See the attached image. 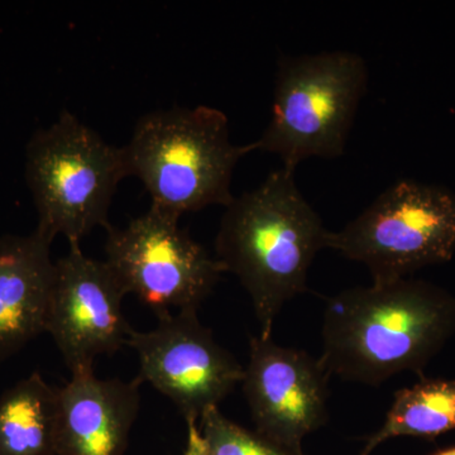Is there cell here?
I'll return each mask as SVG.
<instances>
[{
	"mask_svg": "<svg viewBox=\"0 0 455 455\" xmlns=\"http://www.w3.org/2000/svg\"><path fill=\"white\" fill-rule=\"evenodd\" d=\"M455 331V296L424 281L373 283L326 301L323 353L329 374L379 386L420 372Z\"/></svg>",
	"mask_w": 455,
	"mask_h": 455,
	"instance_id": "cell-1",
	"label": "cell"
},
{
	"mask_svg": "<svg viewBox=\"0 0 455 455\" xmlns=\"http://www.w3.org/2000/svg\"><path fill=\"white\" fill-rule=\"evenodd\" d=\"M224 209L215 259L250 295L259 337L271 338L283 305L307 291V274L331 230L302 196L295 171L283 167Z\"/></svg>",
	"mask_w": 455,
	"mask_h": 455,
	"instance_id": "cell-2",
	"label": "cell"
},
{
	"mask_svg": "<svg viewBox=\"0 0 455 455\" xmlns=\"http://www.w3.org/2000/svg\"><path fill=\"white\" fill-rule=\"evenodd\" d=\"M123 149L128 176L142 182L151 206L180 220L208 206L229 205L233 172L254 147L230 140L223 110L196 106L145 114Z\"/></svg>",
	"mask_w": 455,
	"mask_h": 455,
	"instance_id": "cell-3",
	"label": "cell"
},
{
	"mask_svg": "<svg viewBox=\"0 0 455 455\" xmlns=\"http://www.w3.org/2000/svg\"><path fill=\"white\" fill-rule=\"evenodd\" d=\"M124 149L108 143L75 114L64 110L32 134L26 148V181L38 215L36 229L68 245L95 228L109 229L114 194L127 178Z\"/></svg>",
	"mask_w": 455,
	"mask_h": 455,
	"instance_id": "cell-4",
	"label": "cell"
},
{
	"mask_svg": "<svg viewBox=\"0 0 455 455\" xmlns=\"http://www.w3.org/2000/svg\"><path fill=\"white\" fill-rule=\"evenodd\" d=\"M367 85V64L358 53L281 56L271 119L252 142L254 151L277 155L290 171L309 158L340 157Z\"/></svg>",
	"mask_w": 455,
	"mask_h": 455,
	"instance_id": "cell-5",
	"label": "cell"
},
{
	"mask_svg": "<svg viewBox=\"0 0 455 455\" xmlns=\"http://www.w3.org/2000/svg\"><path fill=\"white\" fill-rule=\"evenodd\" d=\"M326 248L366 266L373 283L448 262L455 253V196L434 185L398 181L343 229L329 232Z\"/></svg>",
	"mask_w": 455,
	"mask_h": 455,
	"instance_id": "cell-6",
	"label": "cell"
},
{
	"mask_svg": "<svg viewBox=\"0 0 455 455\" xmlns=\"http://www.w3.org/2000/svg\"><path fill=\"white\" fill-rule=\"evenodd\" d=\"M179 221L149 206L127 226L107 229L108 267L125 295L157 314L199 309L226 272Z\"/></svg>",
	"mask_w": 455,
	"mask_h": 455,
	"instance_id": "cell-7",
	"label": "cell"
},
{
	"mask_svg": "<svg viewBox=\"0 0 455 455\" xmlns=\"http://www.w3.org/2000/svg\"><path fill=\"white\" fill-rule=\"evenodd\" d=\"M157 316L152 331H132L128 339L139 357V377L170 398L185 420L199 421L243 381L244 367L200 323L197 310Z\"/></svg>",
	"mask_w": 455,
	"mask_h": 455,
	"instance_id": "cell-8",
	"label": "cell"
},
{
	"mask_svg": "<svg viewBox=\"0 0 455 455\" xmlns=\"http://www.w3.org/2000/svg\"><path fill=\"white\" fill-rule=\"evenodd\" d=\"M55 266L46 333L71 373L94 370L99 355H114L130 339L125 292L106 260L86 256L80 245H70Z\"/></svg>",
	"mask_w": 455,
	"mask_h": 455,
	"instance_id": "cell-9",
	"label": "cell"
},
{
	"mask_svg": "<svg viewBox=\"0 0 455 455\" xmlns=\"http://www.w3.org/2000/svg\"><path fill=\"white\" fill-rule=\"evenodd\" d=\"M329 374L305 350L253 337L242 385L256 431L293 451L328 420Z\"/></svg>",
	"mask_w": 455,
	"mask_h": 455,
	"instance_id": "cell-10",
	"label": "cell"
},
{
	"mask_svg": "<svg viewBox=\"0 0 455 455\" xmlns=\"http://www.w3.org/2000/svg\"><path fill=\"white\" fill-rule=\"evenodd\" d=\"M139 376L132 381L71 373L59 388L56 455H123L139 416Z\"/></svg>",
	"mask_w": 455,
	"mask_h": 455,
	"instance_id": "cell-11",
	"label": "cell"
},
{
	"mask_svg": "<svg viewBox=\"0 0 455 455\" xmlns=\"http://www.w3.org/2000/svg\"><path fill=\"white\" fill-rule=\"evenodd\" d=\"M52 242L37 229L0 236V362L46 331L56 271Z\"/></svg>",
	"mask_w": 455,
	"mask_h": 455,
	"instance_id": "cell-12",
	"label": "cell"
},
{
	"mask_svg": "<svg viewBox=\"0 0 455 455\" xmlns=\"http://www.w3.org/2000/svg\"><path fill=\"white\" fill-rule=\"evenodd\" d=\"M59 388L38 372L0 396V455H56Z\"/></svg>",
	"mask_w": 455,
	"mask_h": 455,
	"instance_id": "cell-13",
	"label": "cell"
},
{
	"mask_svg": "<svg viewBox=\"0 0 455 455\" xmlns=\"http://www.w3.org/2000/svg\"><path fill=\"white\" fill-rule=\"evenodd\" d=\"M454 429L455 379H423L395 394L385 423L368 439L361 455H370L397 436L433 439Z\"/></svg>",
	"mask_w": 455,
	"mask_h": 455,
	"instance_id": "cell-14",
	"label": "cell"
},
{
	"mask_svg": "<svg viewBox=\"0 0 455 455\" xmlns=\"http://www.w3.org/2000/svg\"><path fill=\"white\" fill-rule=\"evenodd\" d=\"M200 435L208 455H305L229 420L220 406L211 407L199 419Z\"/></svg>",
	"mask_w": 455,
	"mask_h": 455,
	"instance_id": "cell-15",
	"label": "cell"
},
{
	"mask_svg": "<svg viewBox=\"0 0 455 455\" xmlns=\"http://www.w3.org/2000/svg\"><path fill=\"white\" fill-rule=\"evenodd\" d=\"M187 424L188 445L184 455H208L206 454L205 447H204L199 427H197V420H196V419H188Z\"/></svg>",
	"mask_w": 455,
	"mask_h": 455,
	"instance_id": "cell-16",
	"label": "cell"
},
{
	"mask_svg": "<svg viewBox=\"0 0 455 455\" xmlns=\"http://www.w3.org/2000/svg\"><path fill=\"white\" fill-rule=\"evenodd\" d=\"M434 455H455V447L444 449V451H440L438 453Z\"/></svg>",
	"mask_w": 455,
	"mask_h": 455,
	"instance_id": "cell-17",
	"label": "cell"
}]
</instances>
